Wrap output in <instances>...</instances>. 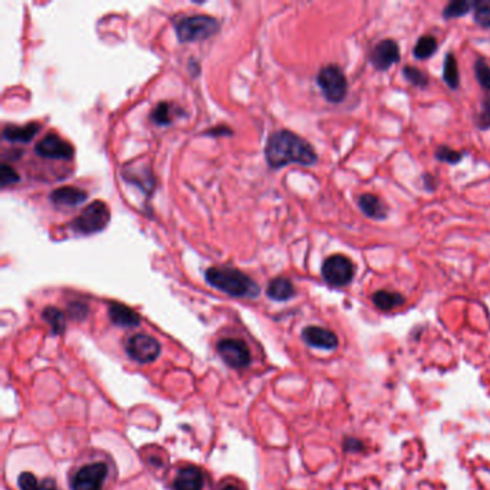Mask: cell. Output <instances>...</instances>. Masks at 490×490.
<instances>
[{"label": "cell", "mask_w": 490, "mask_h": 490, "mask_svg": "<svg viewBox=\"0 0 490 490\" xmlns=\"http://www.w3.org/2000/svg\"><path fill=\"white\" fill-rule=\"evenodd\" d=\"M265 155L269 166L273 169H281L288 165L312 166L318 161V154L313 147L288 130H279L269 137Z\"/></svg>", "instance_id": "cell-1"}, {"label": "cell", "mask_w": 490, "mask_h": 490, "mask_svg": "<svg viewBox=\"0 0 490 490\" xmlns=\"http://www.w3.org/2000/svg\"><path fill=\"white\" fill-rule=\"evenodd\" d=\"M206 281L216 289L236 298H255L261 289L248 275L233 268H210Z\"/></svg>", "instance_id": "cell-2"}, {"label": "cell", "mask_w": 490, "mask_h": 490, "mask_svg": "<svg viewBox=\"0 0 490 490\" xmlns=\"http://www.w3.org/2000/svg\"><path fill=\"white\" fill-rule=\"evenodd\" d=\"M316 84L325 100L331 104H341L348 95V80L341 66L331 63L323 66L316 75Z\"/></svg>", "instance_id": "cell-3"}, {"label": "cell", "mask_w": 490, "mask_h": 490, "mask_svg": "<svg viewBox=\"0 0 490 490\" xmlns=\"http://www.w3.org/2000/svg\"><path fill=\"white\" fill-rule=\"evenodd\" d=\"M219 31V22L206 15L183 18L176 24V33L180 42H199L212 38Z\"/></svg>", "instance_id": "cell-4"}, {"label": "cell", "mask_w": 490, "mask_h": 490, "mask_svg": "<svg viewBox=\"0 0 490 490\" xmlns=\"http://www.w3.org/2000/svg\"><path fill=\"white\" fill-rule=\"evenodd\" d=\"M320 272L326 283L334 288H343L353 282L355 276V265L350 258L337 254L323 261Z\"/></svg>", "instance_id": "cell-5"}, {"label": "cell", "mask_w": 490, "mask_h": 490, "mask_svg": "<svg viewBox=\"0 0 490 490\" xmlns=\"http://www.w3.org/2000/svg\"><path fill=\"white\" fill-rule=\"evenodd\" d=\"M110 217L111 214L108 206L97 200L80 212V214L73 220L72 227L83 234L97 233L107 227Z\"/></svg>", "instance_id": "cell-6"}, {"label": "cell", "mask_w": 490, "mask_h": 490, "mask_svg": "<svg viewBox=\"0 0 490 490\" xmlns=\"http://www.w3.org/2000/svg\"><path fill=\"white\" fill-rule=\"evenodd\" d=\"M108 476V466L104 462H97L80 467L71 479L72 490H103Z\"/></svg>", "instance_id": "cell-7"}, {"label": "cell", "mask_w": 490, "mask_h": 490, "mask_svg": "<svg viewBox=\"0 0 490 490\" xmlns=\"http://www.w3.org/2000/svg\"><path fill=\"white\" fill-rule=\"evenodd\" d=\"M217 353L223 363L230 368H244L252 361L251 350L246 343L236 338H224L217 344Z\"/></svg>", "instance_id": "cell-8"}, {"label": "cell", "mask_w": 490, "mask_h": 490, "mask_svg": "<svg viewBox=\"0 0 490 490\" xmlns=\"http://www.w3.org/2000/svg\"><path fill=\"white\" fill-rule=\"evenodd\" d=\"M125 350L131 360L140 364H148L160 357L161 345L155 338L147 334H135L128 340Z\"/></svg>", "instance_id": "cell-9"}, {"label": "cell", "mask_w": 490, "mask_h": 490, "mask_svg": "<svg viewBox=\"0 0 490 490\" xmlns=\"http://www.w3.org/2000/svg\"><path fill=\"white\" fill-rule=\"evenodd\" d=\"M400 46L394 39L380 41L370 53V62L377 71H387L400 62Z\"/></svg>", "instance_id": "cell-10"}, {"label": "cell", "mask_w": 490, "mask_h": 490, "mask_svg": "<svg viewBox=\"0 0 490 490\" xmlns=\"http://www.w3.org/2000/svg\"><path fill=\"white\" fill-rule=\"evenodd\" d=\"M35 150L41 157L51 160H68L73 155V147L55 134H49L42 138L36 144Z\"/></svg>", "instance_id": "cell-11"}, {"label": "cell", "mask_w": 490, "mask_h": 490, "mask_svg": "<svg viewBox=\"0 0 490 490\" xmlns=\"http://www.w3.org/2000/svg\"><path fill=\"white\" fill-rule=\"evenodd\" d=\"M302 340L312 348L334 351L338 347V337L322 326H306L302 331Z\"/></svg>", "instance_id": "cell-12"}, {"label": "cell", "mask_w": 490, "mask_h": 490, "mask_svg": "<svg viewBox=\"0 0 490 490\" xmlns=\"http://www.w3.org/2000/svg\"><path fill=\"white\" fill-rule=\"evenodd\" d=\"M174 490H203L204 474L196 466H187L179 470L174 479Z\"/></svg>", "instance_id": "cell-13"}, {"label": "cell", "mask_w": 490, "mask_h": 490, "mask_svg": "<svg viewBox=\"0 0 490 490\" xmlns=\"http://www.w3.org/2000/svg\"><path fill=\"white\" fill-rule=\"evenodd\" d=\"M108 315L114 325L123 326V328H132V326H138L141 322V318L135 311L118 302L110 303Z\"/></svg>", "instance_id": "cell-14"}, {"label": "cell", "mask_w": 490, "mask_h": 490, "mask_svg": "<svg viewBox=\"0 0 490 490\" xmlns=\"http://www.w3.org/2000/svg\"><path fill=\"white\" fill-rule=\"evenodd\" d=\"M360 210L372 220H385L388 217V209L385 203L372 193H364L358 197Z\"/></svg>", "instance_id": "cell-15"}, {"label": "cell", "mask_w": 490, "mask_h": 490, "mask_svg": "<svg viewBox=\"0 0 490 490\" xmlns=\"http://www.w3.org/2000/svg\"><path fill=\"white\" fill-rule=\"evenodd\" d=\"M87 193L76 187H61L51 193V200L59 207H73L79 206L87 200Z\"/></svg>", "instance_id": "cell-16"}, {"label": "cell", "mask_w": 490, "mask_h": 490, "mask_svg": "<svg viewBox=\"0 0 490 490\" xmlns=\"http://www.w3.org/2000/svg\"><path fill=\"white\" fill-rule=\"evenodd\" d=\"M266 293L271 299L283 302V301H289L291 298H293L296 291H295L293 283L288 278L281 276V278H275L273 281H271Z\"/></svg>", "instance_id": "cell-17"}, {"label": "cell", "mask_w": 490, "mask_h": 490, "mask_svg": "<svg viewBox=\"0 0 490 490\" xmlns=\"http://www.w3.org/2000/svg\"><path fill=\"white\" fill-rule=\"evenodd\" d=\"M372 303L380 309V311H392L401 305L405 303V298L398 293V292H391V291H377L372 295Z\"/></svg>", "instance_id": "cell-18"}, {"label": "cell", "mask_w": 490, "mask_h": 490, "mask_svg": "<svg viewBox=\"0 0 490 490\" xmlns=\"http://www.w3.org/2000/svg\"><path fill=\"white\" fill-rule=\"evenodd\" d=\"M41 130L39 124H28L25 127L9 125L4 130V138L12 142H29Z\"/></svg>", "instance_id": "cell-19"}, {"label": "cell", "mask_w": 490, "mask_h": 490, "mask_svg": "<svg viewBox=\"0 0 490 490\" xmlns=\"http://www.w3.org/2000/svg\"><path fill=\"white\" fill-rule=\"evenodd\" d=\"M443 80L444 84L456 91L460 87V72H459V63L456 56L449 52L444 58V63H443Z\"/></svg>", "instance_id": "cell-20"}, {"label": "cell", "mask_w": 490, "mask_h": 490, "mask_svg": "<svg viewBox=\"0 0 490 490\" xmlns=\"http://www.w3.org/2000/svg\"><path fill=\"white\" fill-rule=\"evenodd\" d=\"M439 49V42L433 35H424L422 38L417 39L415 49H413V55L416 56V59L424 61L432 58Z\"/></svg>", "instance_id": "cell-21"}, {"label": "cell", "mask_w": 490, "mask_h": 490, "mask_svg": "<svg viewBox=\"0 0 490 490\" xmlns=\"http://www.w3.org/2000/svg\"><path fill=\"white\" fill-rule=\"evenodd\" d=\"M473 6H474V2H469V0H453V2L447 4V6L443 9L442 16L446 21L459 19L473 12Z\"/></svg>", "instance_id": "cell-22"}, {"label": "cell", "mask_w": 490, "mask_h": 490, "mask_svg": "<svg viewBox=\"0 0 490 490\" xmlns=\"http://www.w3.org/2000/svg\"><path fill=\"white\" fill-rule=\"evenodd\" d=\"M42 318L49 323V326L52 328V333L55 335L63 334V331L66 328V319H65V315L62 311H59L53 306H48L43 309Z\"/></svg>", "instance_id": "cell-23"}, {"label": "cell", "mask_w": 490, "mask_h": 490, "mask_svg": "<svg viewBox=\"0 0 490 490\" xmlns=\"http://www.w3.org/2000/svg\"><path fill=\"white\" fill-rule=\"evenodd\" d=\"M473 69L477 84L487 95H490V65L483 58H476Z\"/></svg>", "instance_id": "cell-24"}, {"label": "cell", "mask_w": 490, "mask_h": 490, "mask_svg": "<svg viewBox=\"0 0 490 490\" xmlns=\"http://www.w3.org/2000/svg\"><path fill=\"white\" fill-rule=\"evenodd\" d=\"M402 76L405 78L407 83H410L412 85H415L417 88H427V85L430 83L429 75L426 72H423L419 68L412 66V65H405L402 68Z\"/></svg>", "instance_id": "cell-25"}, {"label": "cell", "mask_w": 490, "mask_h": 490, "mask_svg": "<svg viewBox=\"0 0 490 490\" xmlns=\"http://www.w3.org/2000/svg\"><path fill=\"white\" fill-rule=\"evenodd\" d=\"M473 19L483 29L490 28V0H476L473 6Z\"/></svg>", "instance_id": "cell-26"}, {"label": "cell", "mask_w": 490, "mask_h": 490, "mask_svg": "<svg viewBox=\"0 0 490 490\" xmlns=\"http://www.w3.org/2000/svg\"><path fill=\"white\" fill-rule=\"evenodd\" d=\"M463 155L464 152L453 150L447 145H439L434 151V157L442 162H447V165H459L463 160Z\"/></svg>", "instance_id": "cell-27"}, {"label": "cell", "mask_w": 490, "mask_h": 490, "mask_svg": "<svg viewBox=\"0 0 490 490\" xmlns=\"http://www.w3.org/2000/svg\"><path fill=\"white\" fill-rule=\"evenodd\" d=\"M474 125L481 130H490V95H487L480 105V110L474 118Z\"/></svg>", "instance_id": "cell-28"}, {"label": "cell", "mask_w": 490, "mask_h": 490, "mask_svg": "<svg viewBox=\"0 0 490 490\" xmlns=\"http://www.w3.org/2000/svg\"><path fill=\"white\" fill-rule=\"evenodd\" d=\"M172 107L167 103H160L152 111V121L158 125H166L172 123Z\"/></svg>", "instance_id": "cell-29"}, {"label": "cell", "mask_w": 490, "mask_h": 490, "mask_svg": "<svg viewBox=\"0 0 490 490\" xmlns=\"http://www.w3.org/2000/svg\"><path fill=\"white\" fill-rule=\"evenodd\" d=\"M18 484L21 490H43L42 481H39L38 477L31 471L21 473L18 477Z\"/></svg>", "instance_id": "cell-30"}, {"label": "cell", "mask_w": 490, "mask_h": 490, "mask_svg": "<svg viewBox=\"0 0 490 490\" xmlns=\"http://www.w3.org/2000/svg\"><path fill=\"white\" fill-rule=\"evenodd\" d=\"M19 182V174L8 165L2 166V177H0V183H2L4 187L12 186L15 183Z\"/></svg>", "instance_id": "cell-31"}, {"label": "cell", "mask_w": 490, "mask_h": 490, "mask_svg": "<svg viewBox=\"0 0 490 490\" xmlns=\"http://www.w3.org/2000/svg\"><path fill=\"white\" fill-rule=\"evenodd\" d=\"M69 313L73 319H84L88 313V308L87 305L76 302V303H71L69 305Z\"/></svg>", "instance_id": "cell-32"}, {"label": "cell", "mask_w": 490, "mask_h": 490, "mask_svg": "<svg viewBox=\"0 0 490 490\" xmlns=\"http://www.w3.org/2000/svg\"><path fill=\"white\" fill-rule=\"evenodd\" d=\"M363 447H364V444L357 439L348 437L344 440V449L347 452H360V450H363Z\"/></svg>", "instance_id": "cell-33"}, {"label": "cell", "mask_w": 490, "mask_h": 490, "mask_svg": "<svg viewBox=\"0 0 490 490\" xmlns=\"http://www.w3.org/2000/svg\"><path fill=\"white\" fill-rule=\"evenodd\" d=\"M422 180H423L424 189H426L427 192H434V190H436L437 183H436V179H434L432 174H423Z\"/></svg>", "instance_id": "cell-34"}, {"label": "cell", "mask_w": 490, "mask_h": 490, "mask_svg": "<svg viewBox=\"0 0 490 490\" xmlns=\"http://www.w3.org/2000/svg\"><path fill=\"white\" fill-rule=\"evenodd\" d=\"M221 490H239L236 486H226V487H223Z\"/></svg>", "instance_id": "cell-35"}, {"label": "cell", "mask_w": 490, "mask_h": 490, "mask_svg": "<svg viewBox=\"0 0 490 490\" xmlns=\"http://www.w3.org/2000/svg\"><path fill=\"white\" fill-rule=\"evenodd\" d=\"M56 490H58V489H56Z\"/></svg>", "instance_id": "cell-36"}]
</instances>
